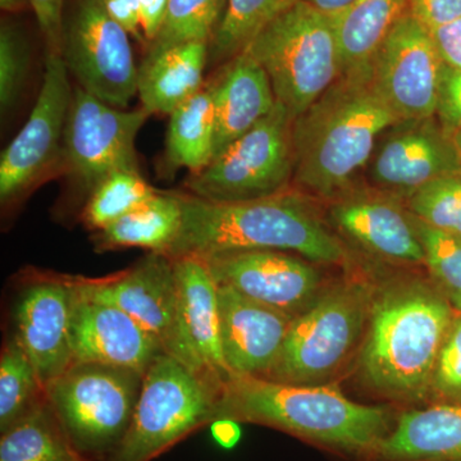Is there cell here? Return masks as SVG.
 <instances>
[{
    "label": "cell",
    "mask_w": 461,
    "mask_h": 461,
    "mask_svg": "<svg viewBox=\"0 0 461 461\" xmlns=\"http://www.w3.org/2000/svg\"><path fill=\"white\" fill-rule=\"evenodd\" d=\"M217 420L271 427L359 461L371 459L395 424L384 406L351 402L335 386L238 375L223 384Z\"/></svg>",
    "instance_id": "obj_1"
},
{
    "label": "cell",
    "mask_w": 461,
    "mask_h": 461,
    "mask_svg": "<svg viewBox=\"0 0 461 461\" xmlns=\"http://www.w3.org/2000/svg\"><path fill=\"white\" fill-rule=\"evenodd\" d=\"M182 226L166 256L205 258L238 250H280L314 263L342 262L346 251L302 193L214 203L177 193Z\"/></svg>",
    "instance_id": "obj_2"
},
{
    "label": "cell",
    "mask_w": 461,
    "mask_h": 461,
    "mask_svg": "<svg viewBox=\"0 0 461 461\" xmlns=\"http://www.w3.org/2000/svg\"><path fill=\"white\" fill-rule=\"evenodd\" d=\"M397 122L372 74L339 76L294 121V182L320 198H339L371 162L379 136Z\"/></svg>",
    "instance_id": "obj_3"
},
{
    "label": "cell",
    "mask_w": 461,
    "mask_h": 461,
    "mask_svg": "<svg viewBox=\"0 0 461 461\" xmlns=\"http://www.w3.org/2000/svg\"><path fill=\"white\" fill-rule=\"evenodd\" d=\"M454 309L426 282L397 281L373 295L360 357L364 378L382 395L417 400L432 386Z\"/></svg>",
    "instance_id": "obj_4"
},
{
    "label": "cell",
    "mask_w": 461,
    "mask_h": 461,
    "mask_svg": "<svg viewBox=\"0 0 461 461\" xmlns=\"http://www.w3.org/2000/svg\"><path fill=\"white\" fill-rule=\"evenodd\" d=\"M263 67L276 100L294 118L341 76L332 18L303 2L281 9L245 48Z\"/></svg>",
    "instance_id": "obj_5"
},
{
    "label": "cell",
    "mask_w": 461,
    "mask_h": 461,
    "mask_svg": "<svg viewBox=\"0 0 461 461\" xmlns=\"http://www.w3.org/2000/svg\"><path fill=\"white\" fill-rule=\"evenodd\" d=\"M145 373L75 362L47 387L48 402L72 444L91 461H109L129 432Z\"/></svg>",
    "instance_id": "obj_6"
},
{
    "label": "cell",
    "mask_w": 461,
    "mask_h": 461,
    "mask_svg": "<svg viewBox=\"0 0 461 461\" xmlns=\"http://www.w3.org/2000/svg\"><path fill=\"white\" fill-rule=\"evenodd\" d=\"M222 386L168 354L145 372L131 426L109 461H151L217 420Z\"/></svg>",
    "instance_id": "obj_7"
},
{
    "label": "cell",
    "mask_w": 461,
    "mask_h": 461,
    "mask_svg": "<svg viewBox=\"0 0 461 461\" xmlns=\"http://www.w3.org/2000/svg\"><path fill=\"white\" fill-rule=\"evenodd\" d=\"M372 293L360 282L336 285L291 323L280 357L264 379L321 384L338 371L362 336Z\"/></svg>",
    "instance_id": "obj_8"
},
{
    "label": "cell",
    "mask_w": 461,
    "mask_h": 461,
    "mask_svg": "<svg viewBox=\"0 0 461 461\" xmlns=\"http://www.w3.org/2000/svg\"><path fill=\"white\" fill-rule=\"evenodd\" d=\"M294 121L281 103L198 175L185 184L187 193L214 203L267 198L290 189L295 173Z\"/></svg>",
    "instance_id": "obj_9"
},
{
    "label": "cell",
    "mask_w": 461,
    "mask_h": 461,
    "mask_svg": "<svg viewBox=\"0 0 461 461\" xmlns=\"http://www.w3.org/2000/svg\"><path fill=\"white\" fill-rule=\"evenodd\" d=\"M59 54H45L44 77L29 120L0 158L3 214L16 211L44 182L62 176L63 147L72 93Z\"/></svg>",
    "instance_id": "obj_10"
},
{
    "label": "cell",
    "mask_w": 461,
    "mask_h": 461,
    "mask_svg": "<svg viewBox=\"0 0 461 461\" xmlns=\"http://www.w3.org/2000/svg\"><path fill=\"white\" fill-rule=\"evenodd\" d=\"M149 117L142 107L135 111L111 107L76 85L67 118L62 176L80 211L108 176L140 171L135 141Z\"/></svg>",
    "instance_id": "obj_11"
},
{
    "label": "cell",
    "mask_w": 461,
    "mask_h": 461,
    "mask_svg": "<svg viewBox=\"0 0 461 461\" xmlns=\"http://www.w3.org/2000/svg\"><path fill=\"white\" fill-rule=\"evenodd\" d=\"M129 33L109 16L103 0H72L60 57L78 86L114 108L138 94V67Z\"/></svg>",
    "instance_id": "obj_12"
},
{
    "label": "cell",
    "mask_w": 461,
    "mask_h": 461,
    "mask_svg": "<svg viewBox=\"0 0 461 461\" xmlns=\"http://www.w3.org/2000/svg\"><path fill=\"white\" fill-rule=\"evenodd\" d=\"M442 68L429 30L408 12L375 54L372 80L400 121L423 120L436 117Z\"/></svg>",
    "instance_id": "obj_13"
},
{
    "label": "cell",
    "mask_w": 461,
    "mask_h": 461,
    "mask_svg": "<svg viewBox=\"0 0 461 461\" xmlns=\"http://www.w3.org/2000/svg\"><path fill=\"white\" fill-rule=\"evenodd\" d=\"M14 309V333L47 387L75 363L71 318L74 276L30 269Z\"/></svg>",
    "instance_id": "obj_14"
},
{
    "label": "cell",
    "mask_w": 461,
    "mask_h": 461,
    "mask_svg": "<svg viewBox=\"0 0 461 461\" xmlns=\"http://www.w3.org/2000/svg\"><path fill=\"white\" fill-rule=\"evenodd\" d=\"M81 295L122 309L182 363L177 285L172 258L149 253L130 268L103 278L75 276Z\"/></svg>",
    "instance_id": "obj_15"
},
{
    "label": "cell",
    "mask_w": 461,
    "mask_h": 461,
    "mask_svg": "<svg viewBox=\"0 0 461 461\" xmlns=\"http://www.w3.org/2000/svg\"><path fill=\"white\" fill-rule=\"evenodd\" d=\"M387 132L369 162L382 193L406 200L436 178L459 175L460 154L437 117L400 121Z\"/></svg>",
    "instance_id": "obj_16"
},
{
    "label": "cell",
    "mask_w": 461,
    "mask_h": 461,
    "mask_svg": "<svg viewBox=\"0 0 461 461\" xmlns=\"http://www.w3.org/2000/svg\"><path fill=\"white\" fill-rule=\"evenodd\" d=\"M200 258V257H199ZM218 285L293 317L321 295L313 262L280 250H238L203 258Z\"/></svg>",
    "instance_id": "obj_17"
},
{
    "label": "cell",
    "mask_w": 461,
    "mask_h": 461,
    "mask_svg": "<svg viewBox=\"0 0 461 461\" xmlns=\"http://www.w3.org/2000/svg\"><path fill=\"white\" fill-rule=\"evenodd\" d=\"M221 346L230 375L264 378L277 362L293 315L218 285Z\"/></svg>",
    "instance_id": "obj_18"
},
{
    "label": "cell",
    "mask_w": 461,
    "mask_h": 461,
    "mask_svg": "<svg viewBox=\"0 0 461 461\" xmlns=\"http://www.w3.org/2000/svg\"><path fill=\"white\" fill-rule=\"evenodd\" d=\"M172 260L182 364L223 386L230 375L221 346L217 281L203 258L184 256Z\"/></svg>",
    "instance_id": "obj_19"
},
{
    "label": "cell",
    "mask_w": 461,
    "mask_h": 461,
    "mask_svg": "<svg viewBox=\"0 0 461 461\" xmlns=\"http://www.w3.org/2000/svg\"><path fill=\"white\" fill-rule=\"evenodd\" d=\"M71 346L75 362L108 364L141 373L165 354L159 342L131 315L117 306L81 295L77 288Z\"/></svg>",
    "instance_id": "obj_20"
},
{
    "label": "cell",
    "mask_w": 461,
    "mask_h": 461,
    "mask_svg": "<svg viewBox=\"0 0 461 461\" xmlns=\"http://www.w3.org/2000/svg\"><path fill=\"white\" fill-rule=\"evenodd\" d=\"M330 218L348 238L375 256L395 262L424 263L411 213L395 196L351 187L333 199Z\"/></svg>",
    "instance_id": "obj_21"
},
{
    "label": "cell",
    "mask_w": 461,
    "mask_h": 461,
    "mask_svg": "<svg viewBox=\"0 0 461 461\" xmlns=\"http://www.w3.org/2000/svg\"><path fill=\"white\" fill-rule=\"evenodd\" d=\"M215 107V153L253 129L275 108L272 84L262 66L241 51L211 81Z\"/></svg>",
    "instance_id": "obj_22"
},
{
    "label": "cell",
    "mask_w": 461,
    "mask_h": 461,
    "mask_svg": "<svg viewBox=\"0 0 461 461\" xmlns=\"http://www.w3.org/2000/svg\"><path fill=\"white\" fill-rule=\"evenodd\" d=\"M369 461H461V403L403 411Z\"/></svg>",
    "instance_id": "obj_23"
},
{
    "label": "cell",
    "mask_w": 461,
    "mask_h": 461,
    "mask_svg": "<svg viewBox=\"0 0 461 461\" xmlns=\"http://www.w3.org/2000/svg\"><path fill=\"white\" fill-rule=\"evenodd\" d=\"M209 42L190 41L148 48L138 67V94L150 114L171 115L203 86Z\"/></svg>",
    "instance_id": "obj_24"
},
{
    "label": "cell",
    "mask_w": 461,
    "mask_h": 461,
    "mask_svg": "<svg viewBox=\"0 0 461 461\" xmlns=\"http://www.w3.org/2000/svg\"><path fill=\"white\" fill-rule=\"evenodd\" d=\"M409 12V0H357L330 17L341 60V76L372 74V63L388 33Z\"/></svg>",
    "instance_id": "obj_25"
},
{
    "label": "cell",
    "mask_w": 461,
    "mask_h": 461,
    "mask_svg": "<svg viewBox=\"0 0 461 461\" xmlns=\"http://www.w3.org/2000/svg\"><path fill=\"white\" fill-rule=\"evenodd\" d=\"M182 226V205L177 193L158 191L147 202L95 230L91 242L99 253L139 248L149 253H168Z\"/></svg>",
    "instance_id": "obj_26"
},
{
    "label": "cell",
    "mask_w": 461,
    "mask_h": 461,
    "mask_svg": "<svg viewBox=\"0 0 461 461\" xmlns=\"http://www.w3.org/2000/svg\"><path fill=\"white\" fill-rule=\"evenodd\" d=\"M214 153V94L209 83L169 115L166 165L198 175L212 162Z\"/></svg>",
    "instance_id": "obj_27"
},
{
    "label": "cell",
    "mask_w": 461,
    "mask_h": 461,
    "mask_svg": "<svg viewBox=\"0 0 461 461\" xmlns=\"http://www.w3.org/2000/svg\"><path fill=\"white\" fill-rule=\"evenodd\" d=\"M0 461H91L72 444L48 399L0 433Z\"/></svg>",
    "instance_id": "obj_28"
},
{
    "label": "cell",
    "mask_w": 461,
    "mask_h": 461,
    "mask_svg": "<svg viewBox=\"0 0 461 461\" xmlns=\"http://www.w3.org/2000/svg\"><path fill=\"white\" fill-rule=\"evenodd\" d=\"M47 400L44 384L23 344L12 335L0 355V433Z\"/></svg>",
    "instance_id": "obj_29"
},
{
    "label": "cell",
    "mask_w": 461,
    "mask_h": 461,
    "mask_svg": "<svg viewBox=\"0 0 461 461\" xmlns=\"http://www.w3.org/2000/svg\"><path fill=\"white\" fill-rule=\"evenodd\" d=\"M288 0H227L220 26L209 42V60L229 62L238 56Z\"/></svg>",
    "instance_id": "obj_30"
},
{
    "label": "cell",
    "mask_w": 461,
    "mask_h": 461,
    "mask_svg": "<svg viewBox=\"0 0 461 461\" xmlns=\"http://www.w3.org/2000/svg\"><path fill=\"white\" fill-rule=\"evenodd\" d=\"M157 193L142 177L140 171L115 172L93 190L78 213V220L85 229L95 232L113 223Z\"/></svg>",
    "instance_id": "obj_31"
},
{
    "label": "cell",
    "mask_w": 461,
    "mask_h": 461,
    "mask_svg": "<svg viewBox=\"0 0 461 461\" xmlns=\"http://www.w3.org/2000/svg\"><path fill=\"white\" fill-rule=\"evenodd\" d=\"M227 0H169L165 23L149 48H163L182 42H211Z\"/></svg>",
    "instance_id": "obj_32"
},
{
    "label": "cell",
    "mask_w": 461,
    "mask_h": 461,
    "mask_svg": "<svg viewBox=\"0 0 461 461\" xmlns=\"http://www.w3.org/2000/svg\"><path fill=\"white\" fill-rule=\"evenodd\" d=\"M412 223L424 250V263L429 267L439 293L461 314V238L437 230L411 214Z\"/></svg>",
    "instance_id": "obj_33"
},
{
    "label": "cell",
    "mask_w": 461,
    "mask_h": 461,
    "mask_svg": "<svg viewBox=\"0 0 461 461\" xmlns=\"http://www.w3.org/2000/svg\"><path fill=\"white\" fill-rule=\"evenodd\" d=\"M408 211L424 223L461 238V176L436 178L412 193Z\"/></svg>",
    "instance_id": "obj_34"
},
{
    "label": "cell",
    "mask_w": 461,
    "mask_h": 461,
    "mask_svg": "<svg viewBox=\"0 0 461 461\" xmlns=\"http://www.w3.org/2000/svg\"><path fill=\"white\" fill-rule=\"evenodd\" d=\"M30 71V50L23 33L11 23L0 29V107L7 114L23 95Z\"/></svg>",
    "instance_id": "obj_35"
},
{
    "label": "cell",
    "mask_w": 461,
    "mask_h": 461,
    "mask_svg": "<svg viewBox=\"0 0 461 461\" xmlns=\"http://www.w3.org/2000/svg\"><path fill=\"white\" fill-rule=\"evenodd\" d=\"M432 386L448 403H461V314L454 317L439 351Z\"/></svg>",
    "instance_id": "obj_36"
},
{
    "label": "cell",
    "mask_w": 461,
    "mask_h": 461,
    "mask_svg": "<svg viewBox=\"0 0 461 461\" xmlns=\"http://www.w3.org/2000/svg\"><path fill=\"white\" fill-rule=\"evenodd\" d=\"M437 120L448 135L461 127V71L444 65L439 83Z\"/></svg>",
    "instance_id": "obj_37"
},
{
    "label": "cell",
    "mask_w": 461,
    "mask_h": 461,
    "mask_svg": "<svg viewBox=\"0 0 461 461\" xmlns=\"http://www.w3.org/2000/svg\"><path fill=\"white\" fill-rule=\"evenodd\" d=\"M45 42V54L62 51L65 29V0H30Z\"/></svg>",
    "instance_id": "obj_38"
},
{
    "label": "cell",
    "mask_w": 461,
    "mask_h": 461,
    "mask_svg": "<svg viewBox=\"0 0 461 461\" xmlns=\"http://www.w3.org/2000/svg\"><path fill=\"white\" fill-rule=\"evenodd\" d=\"M409 12L427 29L461 17V0H409Z\"/></svg>",
    "instance_id": "obj_39"
},
{
    "label": "cell",
    "mask_w": 461,
    "mask_h": 461,
    "mask_svg": "<svg viewBox=\"0 0 461 461\" xmlns=\"http://www.w3.org/2000/svg\"><path fill=\"white\" fill-rule=\"evenodd\" d=\"M429 32L444 65L461 71V17Z\"/></svg>",
    "instance_id": "obj_40"
},
{
    "label": "cell",
    "mask_w": 461,
    "mask_h": 461,
    "mask_svg": "<svg viewBox=\"0 0 461 461\" xmlns=\"http://www.w3.org/2000/svg\"><path fill=\"white\" fill-rule=\"evenodd\" d=\"M103 3L109 16L122 26L124 32L142 44L147 42L141 32L139 0H103Z\"/></svg>",
    "instance_id": "obj_41"
},
{
    "label": "cell",
    "mask_w": 461,
    "mask_h": 461,
    "mask_svg": "<svg viewBox=\"0 0 461 461\" xmlns=\"http://www.w3.org/2000/svg\"><path fill=\"white\" fill-rule=\"evenodd\" d=\"M169 0H139L140 25L145 41L150 45L162 30Z\"/></svg>",
    "instance_id": "obj_42"
},
{
    "label": "cell",
    "mask_w": 461,
    "mask_h": 461,
    "mask_svg": "<svg viewBox=\"0 0 461 461\" xmlns=\"http://www.w3.org/2000/svg\"><path fill=\"white\" fill-rule=\"evenodd\" d=\"M212 435L217 444L224 448H233L241 438V429L238 421L217 420L211 424Z\"/></svg>",
    "instance_id": "obj_43"
},
{
    "label": "cell",
    "mask_w": 461,
    "mask_h": 461,
    "mask_svg": "<svg viewBox=\"0 0 461 461\" xmlns=\"http://www.w3.org/2000/svg\"><path fill=\"white\" fill-rule=\"evenodd\" d=\"M293 2L306 3L311 7L318 9L321 14L333 17L350 7L357 0H288V3Z\"/></svg>",
    "instance_id": "obj_44"
},
{
    "label": "cell",
    "mask_w": 461,
    "mask_h": 461,
    "mask_svg": "<svg viewBox=\"0 0 461 461\" xmlns=\"http://www.w3.org/2000/svg\"><path fill=\"white\" fill-rule=\"evenodd\" d=\"M0 7L8 14H20L27 8H32L30 0H0Z\"/></svg>",
    "instance_id": "obj_45"
},
{
    "label": "cell",
    "mask_w": 461,
    "mask_h": 461,
    "mask_svg": "<svg viewBox=\"0 0 461 461\" xmlns=\"http://www.w3.org/2000/svg\"><path fill=\"white\" fill-rule=\"evenodd\" d=\"M451 138H453L455 148H456L457 153H459L461 157V127L457 129L456 131L453 132Z\"/></svg>",
    "instance_id": "obj_46"
},
{
    "label": "cell",
    "mask_w": 461,
    "mask_h": 461,
    "mask_svg": "<svg viewBox=\"0 0 461 461\" xmlns=\"http://www.w3.org/2000/svg\"><path fill=\"white\" fill-rule=\"evenodd\" d=\"M459 175L461 176V169H460Z\"/></svg>",
    "instance_id": "obj_47"
}]
</instances>
